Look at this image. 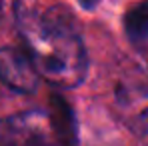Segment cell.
<instances>
[{
	"instance_id": "5",
	"label": "cell",
	"mask_w": 148,
	"mask_h": 146,
	"mask_svg": "<svg viewBox=\"0 0 148 146\" xmlns=\"http://www.w3.org/2000/svg\"><path fill=\"white\" fill-rule=\"evenodd\" d=\"M134 132L138 134V138L142 140V144L148 146V108L144 112H140L138 118L134 120Z\"/></svg>"
},
{
	"instance_id": "3",
	"label": "cell",
	"mask_w": 148,
	"mask_h": 146,
	"mask_svg": "<svg viewBox=\"0 0 148 146\" xmlns=\"http://www.w3.org/2000/svg\"><path fill=\"white\" fill-rule=\"evenodd\" d=\"M0 80L16 92L32 94L38 88L40 74L24 48L2 46L0 48Z\"/></svg>"
},
{
	"instance_id": "4",
	"label": "cell",
	"mask_w": 148,
	"mask_h": 146,
	"mask_svg": "<svg viewBox=\"0 0 148 146\" xmlns=\"http://www.w3.org/2000/svg\"><path fill=\"white\" fill-rule=\"evenodd\" d=\"M124 28L128 38L136 44L142 46L148 42V0L132 6L126 16H124Z\"/></svg>"
},
{
	"instance_id": "2",
	"label": "cell",
	"mask_w": 148,
	"mask_h": 146,
	"mask_svg": "<svg viewBox=\"0 0 148 146\" xmlns=\"http://www.w3.org/2000/svg\"><path fill=\"white\" fill-rule=\"evenodd\" d=\"M64 144L54 114L24 110L0 118V146H56Z\"/></svg>"
},
{
	"instance_id": "1",
	"label": "cell",
	"mask_w": 148,
	"mask_h": 146,
	"mask_svg": "<svg viewBox=\"0 0 148 146\" xmlns=\"http://www.w3.org/2000/svg\"><path fill=\"white\" fill-rule=\"evenodd\" d=\"M16 26L40 78L60 88L84 82L88 58L80 34L64 14L16 8Z\"/></svg>"
}]
</instances>
